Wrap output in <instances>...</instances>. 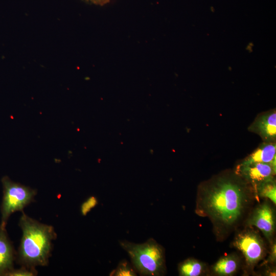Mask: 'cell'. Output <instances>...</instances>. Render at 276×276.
Instances as JSON below:
<instances>
[{
  "instance_id": "12",
  "label": "cell",
  "mask_w": 276,
  "mask_h": 276,
  "mask_svg": "<svg viewBox=\"0 0 276 276\" xmlns=\"http://www.w3.org/2000/svg\"><path fill=\"white\" fill-rule=\"evenodd\" d=\"M204 271V265L201 262L193 259H189L181 263L178 271L181 276H198Z\"/></svg>"
},
{
  "instance_id": "9",
  "label": "cell",
  "mask_w": 276,
  "mask_h": 276,
  "mask_svg": "<svg viewBox=\"0 0 276 276\" xmlns=\"http://www.w3.org/2000/svg\"><path fill=\"white\" fill-rule=\"evenodd\" d=\"M251 129L266 141H272L276 137V113L275 111L264 114L257 119Z\"/></svg>"
},
{
  "instance_id": "18",
  "label": "cell",
  "mask_w": 276,
  "mask_h": 276,
  "mask_svg": "<svg viewBox=\"0 0 276 276\" xmlns=\"http://www.w3.org/2000/svg\"><path fill=\"white\" fill-rule=\"evenodd\" d=\"M270 260L272 262L275 261V244H273L271 248V254L269 257Z\"/></svg>"
},
{
  "instance_id": "15",
  "label": "cell",
  "mask_w": 276,
  "mask_h": 276,
  "mask_svg": "<svg viewBox=\"0 0 276 276\" xmlns=\"http://www.w3.org/2000/svg\"><path fill=\"white\" fill-rule=\"evenodd\" d=\"M37 271L35 267H29L21 266L20 268L14 269L8 272L6 276H34L36 275Z\"/></svg>"
},
{
  "instance_id": "1",
  "label": "cell",
  "mask_w": 276,
  "mask_h": 276,
  "mask_svg": "<svg viewBox=\"0 0 276 276\" xmlns=\"http://www.w3.org/2000/svg\"><path fill=\"white\" fill-rule=\"evenodd\" d=\"M249 200L245 187L227 178H220L205 186L198 200L197 213L224 226L240 218Z\"/></svg>"
},
{
  "instance_id": "3",
  "label": "cell",
  "mask_w": 276,
  "mask_h": 276,
  "mask_svg": "<svg viewBox=\"0 0 276 276\" xmlns=\"http://www.w3.org/2000/svg\"><path fill=\"white\" fill-rule=\"evenodd\" d=\"M120 245L128 253L132 266L141 275L156 276L164 273V250L154 239H149L142 244L121 241Z\"/></svg>"
},
{
  "instance_id": "8",
  "label": "cell",
  "mask_w": 276,
  "mask_h": 276,
  "mask_svg": "<svg viewBox=\"0 0 276 276\" xmlns=\"http://www.w3.org/2000/svg\"><path fill=\"white\" fill-rule=\"evenodd\" d=\"M15 259V251L6 229L0 227V276H6L14 268Z\"/></svg>"
},
{
  "instance_id": "5",
  "label": "cell",
  "mask_w": 276,
  "mask_h": 276,
  "mask_svg": "<svg viewBox=\"0 0 276 276\" xmlns=\"http://www.w3.org/2000/svg\"><path fill=\"white\" fill-rule=\"evenodd\" d=\"M234 245L243 255L249 266H254L265 255V247L260 236L252 230H246L239 234Z\"/></svg>"
},
{
  "instance_id": "6",
  "label": "cell",
  "mask_w": 276,
  "mask_h": 276,
  "mask_svg": "<svg viewBox=\"0 0 276 276\" xmlns=\"http://www.w3.org/2000/svg\"><path fill=\"white\" fill-rule=\"evenodd\" d=\"M247 223L249 225L257 227L269 241H271L275 228L274 210L268 203L264 202L254 210Z\"/></svg>"
},
{
  "instance_id": "2",
  "label": "cell",
  "mask_w": 276,
  "mask_h": 276,
  "mask_svg": "<svg viewBox=\"0 0 276 276\" xmlns=\"http://www.w3.org/2000/svg\"><path fill=\"white\" fill-rule=\"evenodd\" d=\"M22 237L17 254L22 266L35 267L48 265L53 240L57 237L54 228L30 217L24 212L19 219Z\"/></svg>"
},
{
  "instance_id": "11",
  "label": "cell",
  "mask_w": 276,
  "mask_h": 276,
  "mask_svg": "<svg viewBox=\"0 0 276 276\" xmlns=\"http://www.w3.org/2000/svg\"><path fill=\"white\" fill-rule=\"evenodd\" d=\"M239 266L238 258L230 255L220 258L214 265L213 270L219 275H231L237 271Z\"/></svg>"
},
{
  "instance_id": "16",
  "label": "cell",
  "mask_w": 276,
  "mask_h": 276,
  "mask_svg": "<svg viewBox=\"0 0 276 276\" xmlns=\"http://www.w3.org/2000/svg\"><path fill=\"white\" fill-rule=\"evenodd\" d=\"M98 203L97 198L94 196H91L84 201L81 206V213L83 216L86 214L94 208Z\"/></svg>"
},
{
  "instance_id": "4",
  "label": "cell",
  "mask_w": 276,
  "mask_h": 276,
  "mask_svg": "<svg viewBox=\"0 0 276 276\" xmlns=\"http://www.w3.org/2000/svg\"><path fill=\"white\" fill-rule=\"evenodd\" d=\"M3 198L1 207L0 227L6 228L10 216L23 209L34 199L36 190L12 181L8 176L2 179Z\"/></svg>"
},
{
  "instance_id": "17",
  "label": "cell",
  "mask_w": 276,
  "mask_h": 276,
  "mask_svg": "<svg viewBox=\"0 0 276 276\" xmlns=\"http://www.w3.org/2000/svg\"><path fill=\"white\" fill-rule=\"evenodd\" d=\"M88 3L99 5L103 6L109 3L110 0H84Z\"/></svg>"
},
{
  "instance_id": "10",
  "label": "cell",
  "mask_w": 276,
  "mask_h": 276,
  "mask_svg": "<svg viewBox=\"0 0 276 276\" xmlns=\"http://www.w3.org/2000/svg\"><path fill=\"white\" fill-rule=\"evenodd\" d=\"M262 163L276 168V145L274 143H264L242 163Z\"/></svg>"
},
{
  "instance_id": "7",
  "label": "cell",
  "mask_w": 276,
  "mask_h": 276,
  "mask_svg": "<svg viewBox=\"0 0 276 276\" xmlns=\"http://www.w3.org/2000/svg\"><path fill=\"white\" fill-rule=\"evenodd\" d=\"M276 168L262 163H241L238 168L239 175L255 188L259 185L274 179Z\"/></svg>"
},
{
  "instance_id": "14",
  "label": "cell",
  "mask_w": 276,
  "mask_h": 276,
  "mask_svg": "<svg viewBox=\"0 0 276 276\" xmlns=\"http://www.w3.org/2000/svg\"><path fill=\"white\" fill-rule=\"evenodd\" d=\"M136 272L133 266L126 260L121 261L116 269L110 273V275L133 276L136 275Z\"/></svg>"
},
{
  "instance_id": "13",
  "label": "cell",
  "mask_w": 276,
  "mask_h": 276,
  "mask_svg": "<svg viewBox=\"0 0 276 276\" xmlns=\"http://www.w3.org/2000/svg\"><path fill=\"white\" fill-rule=\"evenodd\" d=\"M255 189L259 196L266 198L276 203V184L274 179L259 185Z\"/></svg>"
}]
</instances>
